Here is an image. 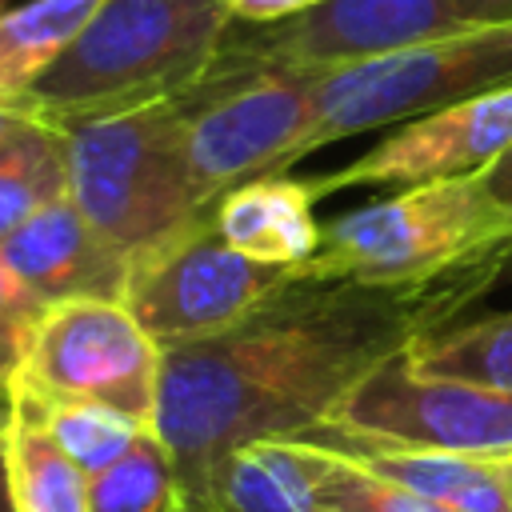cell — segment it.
<instances>
[{"label":"cell","mask_w":512,"mask_h":512,"mask_svg":"<svg viewBox=\"0 0 512 512\" xmlns=\"http://www.w3.org/2000/svg\"><path fill=\"white\" fill-rule=\"evenodd\" d=\"M508 252L424 284L296 272L232 328L164 348L152 432L172 452L188 508L224 452L324 424L372 368L492 296Z\"/></svg>","instance_id":"1"},{"label":"cell","mask_w":512,"mask_h":512,"mask_svg":"<svg viewBox=\"0 0 512 512\" xmlns=\"http://www.w3.org/2000/svg\"><path fill=\"white\" fill-rule=\"evenodd\" d=\"M232 24L236 12L224 0H104L20 108L64 128L180 100L212 72Z\"/></svg>","instance_id":"2"},{"label":"cell","mask_w":512,"mask_h":512,"mask_svg":"<svg viewBox=\"0 0 512 512\" xmlns=\"http://www.w3.org/2000/svg\"><path fill=\"white\" fill-rule=\"evenodd\" d=\"M68 196L128 256L140 260L212 216L188 156V112L156 100L64 124Z\"/></svg>","instance_id":"3"},{"label":"cell","mask_w":512,"mask_h":512,"mask_svg":"<svg viewBox=\"0 0 512 512\" xmlns=\"http://www.w3.org/2000/svg\"><path fill=\"white\" fill-rule=\"evenodd\" d=\"M512 248V220L480 176L408 184L324 224L304 276L424 284Z\"/></svg>","instance_id":"4"},{"label":"cell","mask_w":512,"mask_h":512,"mask_svg":"<svg viewBox=\"0 0 512 512\" xmlns=\"http://www.w3.org/2000/svg\"><path fill=\"white\" fill-rule=\"evenodd\" d=\"M324 68H268L216 56L212 72L180 96L188 112V156L208 204L244 180L304 160Z\"/></svg>","instance_id":"5"},{"label":"cell","mask_w":512,"mask_h":512,"mask_svg":"<svg viewBox=\"0 0 512 512\" xmlns=\"http://www.w3.org/2000/svg\"><path fill=\"white\" fill-rule=\"evenodd\" d=\"M508 80H512V20L472 32H452L440 40L352 60L340 68H324L304 156L368 128L416 120L432 108L488 92Z\"/></svg>","instance_id":"6"},{"label":"cell","mask_w":512,"mask_h":512,"mask_svg":"<svg viewBox=\"0 0 512 512\" xmlns=\"http://www.w3.org/2000/svg\"><path fill=\"white\" fill-rule=\"evenodd\" d=\"M160 360L164 348L124 300H64L36 320L12 384L36 396L108 404L152 428Z\"/></svg>","instance_id":"7"},{"label":"cell","mask_w":512,"mask_h":512,"mask_svg":"<svg viewBox=\"0 0 512 512\" xmlns=\"http://www.w3.org/2000/svg\"><path fill=\"white\" fill-rule=\"evenodd\" d=\"M300 268L264 264L232 248L212 216L132 260L124 304L160 348L216 336L276 296Z\"/></svg>","instance_id":"8"},{"label":"cell","mask_w":512,"mask_h":512,"mask_svg":"<svg viewBox=\"0 0 512 512\" xmlns=\"http://www.w3.org/2000/svg\"><path fill=\"white\" fill-rule=\"evenodd\" d=\"M512 20V0H320L224 40V56L268 68H340L452 32Z\"/></svg>","instance_id":"9"},{"label":"cell","mask_w":512,"mask_h":512,"mask_svg":"<svg viewBox=\"0 0 512 512\" xmlns=\"http://www.w3.org/2000/svg\"><path fill=\"white\" fill-rule=\"evenodd\" d=\"M328 420L412 448L488 460L512 452V392L416 372L408 352L372 368Z\"/></svg>","instance_id":"10"},{"label":"cell","mask_w":512,"mask_h":512,"mask_svg":"<svg viewBox=\"0 0 512 512\" xmlns=\"http://www.w3.org/2000/svg\"><path fill=\"white\" fill-rule=\"evenodd\" d=\"M512 144V80L404 120L340 172L312 176L316 196L344 188H408L428 180L480 176Z\"/></svg>","instance_id":"11"},{"label":"cell","mask_w":512,"mask_h":512,"mask_svg":"<svg viewBox=\"0 0 512 512\" xmlns=\"http://www.w3.org/2000/svg\"><path fill=\"white\" fill-rule=\"evenodd\" d=\"M4 268L48 308L64 300H124L132 260L80 212L72 196L52 200L0 240Z\"/></svg>","instance_id":"12"},{"label":"cell","mask_w":512,"mask_h":512,"mask_svg":"<svg viewBox=\"0 0 512 512\" xmlns=\"http://www.w3.org/2000/svg\"><path fill=\"white\" fill-rule=\"evenodd\" d=\"M292 440H308L328 452H340V456L356 460L360 468H368V472L400 484L404 492H412L428 504H440L448 512H512V492H508L504 468H500V460H488V456L392 444L380 436L340 428L332 420H324Z\"/></svg>","instance_id":"13"},{"label":"cell","mask_w":512,"mask_h":512,"mask_svg":"<svg viewBox=\"0 0 512 512\" xmlns=\"http://www.w3.org/2000/svg\"><path fill=\"white\" fill-rule=\"evenodd\" d=\"M312 176H256L212 204L216 232L252 260L300 268L316 256L324 224L316 220Z\"/></svg>","instance_id":"14"},{"label":"cell","mask_w":512,"mask_h":512,"mask_svg":"<svg viewBox=\"0 0 512 512\" xmlns=\"http://www.w3.org/2000/svg\"><path fill=\"white\" fill-rule=\"evenodd\" d=\"M192 512H316L312 468L300 440H252L224 452Z\"/></svg>","instance_id":"15"},{"label":"cell","mask_w":512,"mask_h":512,"mask_svg":"<svg viewBox=\"0 0 512 512\" xmlns=\"http://www.w3.org/2000/svg\"><path fill=\"white\" fill-rule=\"evenodd\" d=\"M60 196H68L64 128L20 108L0 136V240Z\"/></svg>","instance_id":"16"},{"label":"cell","mask_w":512,"mask_h":512,"mask_svg":"<svg viewBox=\"0 0 512 512\" xmlns=\"http://www.w3.org/2000/svg\"><path fill=\"white\" fill-rule=\"evenodd\" d=\"M8 492L12 512H88V476L52 440L32 400L16 388L8 432Z\"/></svg>","instance_id":"17"},{"label":"cell","mask_w":512,"mask_h":512,"mask_svg":"<svg viewBox=\"0 0 512 512\" xmlns=\"http://www.w3.org/2000/svg\"><path fill=\"white\" fill-rule=\"evenodd\" d=\"M104 0H24L0 8V100L16 104L64 56Z\"/></svg>","instance_id":"18"},{"label":"cell","mask_w":512,"mask_h":512,"mask_svg":"<svg viewBox=\"0 0 512 512\" xmlns=\"http://www.w3.org/2000/svg\"><path fill=\"white\" fill-rule=\"evenodd\" d=\"M408 364L428 376H452L512 392V308L452 320L408 348Z\"/></svg>","instance_id":"19"},{"label":"cell","mask_w":512,"mask_h":512,"mask_svg":"<svg viewBox=\"0 0 512 512\" xmlns=\"http://www.w3.org/2000/svg\"><path fill=\"white\" fill-rule=\"evenodd\" d=\"M88 512H188L172 452L152 428L116 464L88 476Z\"/></svg>","instance_id":"20"},{"label":"cell","mask_w":512,"mask_h":512,"mask_svg":"<svg viewBox=\"0 0 512 512\" xmlns=\"http://www.w3.org/2000/svg\"><path fill=\"white\" fill-rule=\"evenodd\" d=\"M16 392H24L32 400V408L40 412L44 428L52 432V440L72 456V464L84 476L104 472L108 464H116L140 432H148V424L108 408V404H92V400H56V396H36L20 384H12Z\"/></svg>","instance_id":"21"},{"label":"cell","mask_w":512,"mask_h":512,"mask_svg":"<svg viewBox=\"0 0 512 512\" xmlns=\"http://www.w3.org/2000/svg\"><path fill=\"white\" fill-rule=\"evenodd\" d=\"M308 452V468H312V496H316V512H448L440 504H428L412 492H404L400 484L360 468L356 460L328 452L320 444L300 440Z\"/></svg>","instance_id":"22"},{"label":"cell","mask_w":512,"mask_h":512,"mask_svg":"<svg viewBox=\"0 0 512 512\" xmlns=\"http://www.w3.org/2000/svg\"><path fill=\"white\" fill-rule=\"evenodd\" d=\"M40 316H44V304L0 260V388H12Z\"/></svg>","instance_id":"23"},{"label":"cell","mask_w":512,"mask_h":512,"mask_svg":"<svg viewBox=\"0 0 512 512\" xmlns=\"http://www.w3.org/2000/svg\"><path fill=\"white\" fill-rule=\"evenodd\" d=\"M480 184H484V192L504 208V216L512 220V144L480 172Z\"/></svg>","instance_id":"24"},{"label":"cell","mask_w":512,"mask_h":512,"mask_svg":"<svg viewBox=\"0 0 512 512\" xmlns=\"http://www.w3.org/2000/svg\"><path fill=\"white\" fill-rule=\"evenodd\" d=\"M308 4H320V0H240L236 4V20L240 24H264V20H280V16H292Z\"/></svg>","instance_id":"25"},{"label":"cell","mask_w":512,"mask_h":512,"mask_svg":"<svg viewBox=\"0 0 512 512\" xmlns=\"http://www.w3.org/2000/svg\"><path fill=\"white\" fill-rule=\"evenodd\" d=\"M8 432H12V388H0V512H12V492H8Z\"/></svg>","instance_id":"26"},{"label":"cell","mask_w":512,"mask_h":512,"mask_svg":"<svg viewBox=\"0 0 512 512\" xmlns=\"http://www.w3.org/2000/svg\"><path fill=\"white\" fill-rule=\"evenodd\" d=\"M496 292H512V252H508V260L500 264V276H496V284H492V296Z\"/></svg>","instance_id":"27"},{"label":"cell","mask_w":512,"mask_h":512,"mask_svg":"<svg viewBox=\"0 0 512 512\" xmlns=\"http://www.w3.org/2000/svg\"><path fill=\"white\" fill-rule=\"evenodd\" d=\"M16 112H20L16 104H4V100H0V136H4V128L12 124V116H16Z\"/></svg>","instance_id":"28"},{"label":"cell","mask_w":512,"mask_h":512,"mask_svg":"<svg viewBox=\"0 0 512 512\" xmlns=\"http://www.w3.org/2000/svg\"><path fill=\"white\" fill-rule=\"evenodd\" d=\"M500 468H504V480H508V492H512V452L500 456Z\"/></svg>","instance_id":"29"},{"label":"cell","mask_w":512,"mask_h":512,"mask_svg":"<svg viewBox=\"0 0 512 512\" xmlns=\"http://www.w3.org/2000/svg\"><path fill=\"white\" fill-rule=\"evenodd\" d=\"M224 4H228V8H232V12H236V4H240V0H224Z\"/></svg>","instance_id":"30"},{"label":"cell","mask_w":512,"mask_h":512,"mask_svg":"<svg viewBox=\"0 0 512 512\" xmlns=\"http://www.w3.org/2000/svg\"><path fill=\"white\" fill-rule=\"evenodd\" d=\"M0 8H4V0H0Z\"/></svg>","instance_id":"31"}]
</instances>
